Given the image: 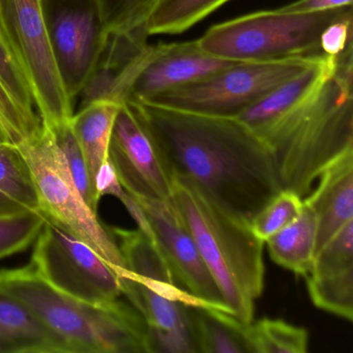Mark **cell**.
Masks as SVG:
<instances>
[{"label": "cell", "instance_id": "cell-1", "mask_svg": "<svg viewBox=\"0 0 353 353\" xmlns=\"http://www.w3.org/2000/svg\"><path fill=\"white\" fill-rule=\"evenodd\" d=\"M352 51L309 65L237 117L270 150L282 189L301 198L353 150Z\"/></svg>", "mask_w": 353, "mask_h": 353}, {"label": "cell", "instance_id": "cell-2", "mask_svg": "<svg viewBox=\"0 0 353 353\" xmlns=\"http://www.w3.org/2000/svg\"><path fill=\"white\" fill-rule=\"evenodd\" d=\"M125 103L158 142L175 179L193 181L239 218L251 222L283 190L270 150L237 117Z\"/></svg>", "mask_w": 353, "mask_h": 353}, {"label": "cell", "instance_id": "cell-3", "mask_svg": "<svg viewBox=\"0 0 353 353\" xmlns=\"http://www.w3.org/2000/svg\"><path fill=\"white\" fill-rule=\"evenodd\" d=\"M171 201L191 232L226 307L243 324L253 321L264 289L263 241L250 223L229 212L187 179L176 177Z\"/></svg>", "mask_w": 353, "mask_h": 353}, {"label": "cell", "instance_id": "cell-4", "mask_svg": "<svg viewBox=\"0 0 353 353\" xmlns=\"http://www.w3.org/2000/svg\"><path fill=\"white\" fill-rule=\"evenodd\" d=\"M0 290L32 309L63 353H150L148 323L119 299L101 305L80 301L54 288L30 264L0 270Z\"/></svg>", "mask_w": 353, "mask_h": 353}, {"label": "cell", "instance_id": "cell-5", "mask_svg": "<svg viewBox=\"0 0 353 353\" xmlns=\"http://www.w3.org/2000/svg\"><path fill=\"white\" fill-rule=\"evenodd\" d=\"M350 8L316 13L255 12L216 24L197 41L210 54L239 63L324 57L322 32Z\"/></svg>", "mask_w": 353, "mask_h": 353}, {"label": "cell", "instance_id": "cell-6", "mask_svg": "<svg viewBox=\"0 0 353 353\" xmlns=\"http://www.w3.org/2000/svg\"><path fill=\"white\" fill-rule=\"evenodd\" d=\"M17 148L28 163L38 193L40 212L46 220L88 243L119 278L125 276L130 270L117 241L76 188L52 131L43 125L37 135Z\"/></svg>", "mask_w": 353, "mask_h": 353}, {"label": "cell", "instance_id": "cell-7", "mask_svg": "<svg viewBox=\"0 0 353 353\" xmlns=\"http://www.w3.org/2000/svg\"><path fill=\"white\" fill-rule=\"evenodd\" d=\"M322 57L236 63L203 79L141 102L199 114L236 117L270 90Z\"/></svg>", "mask_w": 353, "mask_h": 353}, {"label": "cell", "instance_id": "cell-8", "mask_svg": "<svg viewBox=\"0 0 353 353\" xmlns=\"http://www.w3.org/2000/svg\"><path fill=\"white\" fill-rule=\"evenodd\" d=\"M0 19L32 86L42 125L52 130L70 121L75 104L55 61L41 0H0Z\"/></svg>", "mask_w": 353, "mask_h": 353}, {"label": "cell", "instance_id": "cell-9", "mask_svg": "<svg viewBox=\"0 0 353 353\" xmlns=\"http://www.w3.org/2000/svg\"><path fill=\"white\" fill-rule=\"evenodd\" d=\"M30 265L54 288L92 305H108L121 295L113 268L88 243L50 221L34 241Z\"/></svg>", "mask_w": 353, "mask_h": 353}, {"label": "cell", "instance_id": "cell-10", "mask_svg": "<svg viewBox=\"0 0 353 353\" xmlns=\"http://www.w3.org/2000/svg\"><path fill=\"white\" fill-rule=\"evenodd\" d=\"M59 73L75 104L106 44L97 0H41Z\"/></svg>", "mask_w": 353, "mask_h": 353}, {"label": "cell", "instance_id": "cell-11", "mask_svg": "<svg viewBox=\"0 0 353 353\" xmlns=\"http://www.w3.org/2000/svg\"><path fill=\"white\" fill-rule=\"evenodd\" d=\"M109 161L133 197L171 201L175 177L160 145L128 103H121L109 145Z\"/></svg>", "mask_w": 353, "mask_h": 353}, {"label": "cell", "instance_id": "cell-12", "mask_svg": "<svg viewBox=\"0 0 353 353\" xmlns=\"http://www.w3.org/2000/svg\"><path fill=\"white\" fill-rule=\"evenodd\" d=\"M136 200L148 216L154 241L168 263L175 281L194 296L230 312L173 202L139 198Z\"/></svg>", "mask_w": 353, "mask_h": 353}, {"label": "cell", "instance_id": "cell-13", "mask_svg": "<svg viewBox=\"0 0 353 353\" xmlns=\"http://www.w3.org/2000/svg\"><path fill=\"white\" fill-rule=\"evenodd\" d=\"M239 61L214 57L198 41L148 45L140 54L128 90V101H148L167 90L192 83Z\"/></svg>", "mask_w": 353, "mask_h": 353}, {"label": "cell", "instance_id": "cell-14", "mask_svg": "<svg viewBox=\"0 0 353 353\" xmlns=\"http://www.w3.org/2000/svg\"><path fill=\"white\" fill-rule=\"evenodd\" d=\"M318 179L317 187L303 199L316 216V252L353 220V150L330 163Z\"/></svg>", "mask_w": 353, "mask_h": 353}, {"label": "cell", "instance_id": "cell-15", "mask_svg": "<svg viewBox=\"0 0 353 353\" xmlns=\"http://www.w3.org/2000/svg\"><path fill=\"white\" fill-rule=\"evenodd\" d=\"M0 353H63L61 343L23 301L0 290Z\"/></svg>", "mask_w": 353, "mask_h": 353}, {"label": "cell", "instance_id": "cell-16", "mask_svg": "<svg viewBox=\"0 0 353 353\" xmlns=\"http://www.w3.org/2000/svg\"><path fill=\"white\" fill-rule=\"evenodd\" d=\"M121 105L106 99L92 101L79 107L70 119L94 185L99 170L109 161L113 125Z\"/></svg>", "mask_w": 353, "mask_h": 353}, {"label": "cell", "instance_id": "cell-17", "mask_svg": "<svg viewBox=\"0 0 353 353\" xmlns=\"http://www.w3.org/2000/svg\"><path fill=\"white\" fill-rule=\"evenodd\" d=\"M119 284L121 294L139 312L148 327L185 339L197 347L189 305L157 294L130 272L119 278Z\"/></svg>", "mask_w": 353, "mask_h": 353}, {"label": "cell", "instance_id": "cell-18", "mask_svg": "<svg viewBox=\"0 0 353 353\" xmlns=\"http://www.w3.org/2000/svg\"><path fill=\"white\" fill-rule=\"evenodd\" d=\"M265 243L274 263L307 276L313 265L317 243V222L312 208L303 202L299 216Z\"/></svg>", "mask_w": 353, "mask_h": 353}, {"label": "cell", "instance_id": "cell-19", "mask_svg": "<svg viewBox=\"0 0 353 353\" xmlns=\"http://www.w3.org/2000/svg\"><path fill=\"white\" fill-rule=\"evenodd\" d=\"M198 352L249 353L245 325L216 307H189Z\"/></svg>", "mask_w": 353, "mask_h": 353}, {"label": "cell", "instance_id": "cell-20", "mask_svg": "<svg viewBox=\"0 0 353 353\" xmlns=\"http://www.w3.org/2000/svg\"><path fill=\"white\" fill-rule=\"evenodd\" d=\"M26 212H40L32 173L17 146L0 142V216Z\"/></svg>", "mask_w": 353, "mask_h": 353}, {"label": "cell", "instance_id": "cell-21", "mask_svg": "<svg viewBox=\"0 0 353 353\" xmlns=\"http://www.w3.org/2000/svg\"><path fill=\"white\" fill-rule=\"evenodd\" d=\"M230 0H160L144 24L148 36L187 32Z\"/></svg>", "mask_w": 353, "mask_h": 353}, {"label": "cell", "instance_id": "cell-22", "mask_svg": "<svg viewBox=\"0 0 353 353\" xmlns=\"http://www.w3.org/2000/svg\"><path fill=\"white\" fill-rule=\"evenodd\" d=\"M110 231L132 274L140 278L176 283L158 245L145 233L139 229L127 230L117 227H111Z\"/></svg>", "mask_w": 353, "mask_h": 353}, {"label": "cell", "instance_id": "cell-23", "mask_svg": "<svg viewBox=\"0 0 353 353\" xmlns=\"http://www.w3.org/2000/svg\"><path fill=\"white\" fill-rule=\"evenodd\" d=\"M249 353H305L309 332L282 319L263 318L245 325Z\"/></svg>", "mask_w": 353, "mask_h": 353}, {"label": "cell", "instance_id": "cell-24", "mask_svg": "<svg viewBox=\"0 0 353 353\" xmlns=\"http://www.w3.org/2000/svg\"><path fill=\"white\" fill-rule=\"evenodd\" d=\"M0 82L24 117L36 127H42L34 92L19 57L0 19Z\"/></svg>", "mask_w": 353, "mask_h": 353}, {"label": "cell", "instance_id": "cell-25", "mask_svg": "<svg viewBox=\"0 0 353 353\" xmlns=\"http://www.w3.org/2000/svg\"><path fill=\"white\" fill-rule=\"evenodd\" d=\"M307 292L318 309L353 320V268L320 276H305Z\"/></svg>", "mask_w": 353, "mask_h": 353}, {"label": "cell", "instance_id": "cell-26", "mask_svg": "<svg viewBox=\"0 0 353 353\" xmlns=\"http://www.w3.org/2000/svg\"><path fill=\"white\" fill-rule=\"evenodd\" d=\"M160 0H97L105 36L143 30Z\"/></svg>", "mask_w": 353, "mask_h": 353}, {"label": "cell", "instance_id": "cell-27", "mask_svg": "<svg viewBox=\"0 0 353 353\" xmlns=\"http://www.w3.org/2000/svg\"><path fill=\"white\" fill-rule=\"evenodd\" d=\"M303 199L294 192L281 190L250 222V228L260 241L265 243L299 216Z\"/></svg>", "mask_w": 353, "mask_h": 353}, {"label": "cell", "instance_id": "cell-28", "mask_svg": "<svg viewBox=\"0 0 353 353\" xmlns=\"http://www.w3.org/2000/svg\"><path fill=\"white\" fill-rule=\"evenodd\" d=\"M51 131L54 136L57 146L65 157L68 168H69L76 188L81 194L88 205L94 212H98V205L101 197L96 185L90 176L85 158H84L81 148L74 136L70 121L51 130Z\"/></svg>", "mask_w": 353, "mask_h": 353}, {"label": "cell", "instance_id": "cell-29", "mask_svg": "<svg viewBox=\"0 0 353 353\" xmlns=\"http://www.w3.org/2000/svg\"><path fill=\"white\" fill-rule=\"evenodd\" d=\"M45 222L40 212L0 216V259L26 251L38 239Z\"/></svg>", "mask_w": 353, "mask_h": 353}, {"label": "cell", "instance_id": "cell-30", "mask_svg": "<svg viewBox=\"0 0 353 353\" xmlns=\"http://www.w3.org/2000/svg\"><path fill=\"white\" fill-rule=\"evenodd\" d=\"M350 268H353V220L316 252L309 274L320 276Z\"/></svg>", "mask_w": 353, "mask_h": 353}, {"label": "cell", "instance_id": "cell-31", "mask_svg": "<svg viewBox=\"0 0 353 353\" xmlns=\"http://www.w3.org/2000/svg\"><path fill=\"white\" fill-rule=\"evenodd\" d=\"M0 123L8 142L18 146L39 133L42 127L32 125L12 100L0 82Z\"/></svg>", "mask_w": 353, "mask_h": 353}, {"label": "cell", "instance_id": "cell-32", "mask_svg": "<svg viewBox=\"0 0 353 353\" xmlns=\"http://www.w3.org/2000/svg\"><path fill=\"white\" fill-rule=\"evenodd\" d=\"M352 8L336 18L325 30L320 39V50L324 57H336L352 48Z\"/></svg>", "mask_w": 353, "mask_h": 353}, {"label": "cell", "instance_id": "cell-33", "mask_svg": "<svg viewBox=\"0 0 353 353\" xmlns=\"http://www.w3.org/2000/svg\"><path fill=\"white\" fill-rule=\"evenodd\" d=\"M345 7H352V0H297L278 10L286 13H316Z\"/></svg>", "mask_w": 353, "mask_h": 353}, {"label": "cell", "instance_id": "cell-34", "mask_svg": "<svg viewBox=\"0 0 353 353\" xmlns=\"http://www.w3.org/2000/svg\"><path fill=\"white\" fill-rule=\"evenodd\" d=\"M96 185L101 198L103 196L110 195L119 200L125 193V190L119 183V177L110 161L99 170L96 177Z\"/></svg>", "mask_w": 353, "mask_h": 353}, {"label": "cell", "instance_id": "cell-35", "mask_svg": "<svg viewBox=\"0 0 353 353\" xmlns=\"http://www.w3.org/2000/svg\"><path fill=\"white\" fill-rule=\"evenodd\" d=\"M0 142H8L5 132H3V127H1V123H0Z\"/></svg>", "mask_w": 353, "mask_h": 353}]
</instances>
